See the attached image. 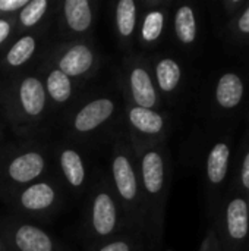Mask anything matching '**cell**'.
<instances>
[{"instance_id": "4fadbf2b", "label": "cell", "mask_w": 249, "mask_h": 251, "mask_svg": "<svg viewBox=\"0 0 249 251\" xmlns=\"http://www.w3.org/2000/svg\"><path fill=\"white\" fill-rule=\"evenodd\" d=\"M15 243L21 251H53L50 237L32 225L19 226L15 234Z\"/></svg>"}, {"instance_id": "7c38bea8", "label": "cell", "mask_w": 249, "mask_h": 251, "mask_svg": "<svg viewBox=\"0 0 249 251\" xmlns=\"http://www.w3.org/2000/svg\"><path fill=\"white\" fill-rule=\"evenodd\" d=\"M175 34L181 44L192 46L198 38L197 12L191 4H182L175 12Z\"/></svg>"}, {"instance_id": "277c9868", "label": "cell", "mask_w": 249, "mask_h": 251, "mask_svg": "<svg viewBox=\"0 0 249 251\" xmlns=\"http://www.w3.org/2000/svg\"><path fill=\"white\" fill-rule=\"evenodd\" d=\"M141 172L145 191L151 197H158L166 188L167 166L164 156L158 150L147 151L141 162Z\"/></svg>"}, {"instance_id": "d6986e66", "label": "cell", "mask_w": 249, "mask_h": 251, "mask_svg": "<svg viewBox=\"0 0 249 251\" xmlns=\"http://www.w3.org/2000/svg\"><path fill=\"white\" fill-rule=\"evenodd\" d=\"M62 171L72 187H81L85 178V169L81 156L73 150H65L60 156Z\"/></svg>"}, {"instance_id": "5b68a950", "label": "cell", "mask_w": 249, "mask_h": 251, "mask_svg": "<svg viewBox=\"0 0 249 251\" xmlns=\"http://www.w3.org/2000/svg\"><path fill=\"white\" fill-rule=\"evenodd\" d=\"M114 112V103L110 99H97L85 104L75 116L73 126L79 132H90L104 124Z\"/></svg>"}, {"instance_id": "8992f818", "label": "cell", "mask_w": 249, "mask_h": 251, "mask_svg": "<svg viewBox=\"0 0 249 251\" xmlns=\"http://www.w3.org/2000/svg\"><path fill=\"white\" fill-rule=\"evenodd\" d=\"M113 179L120 197L131 203L138 196V182L131 160L123 154H116L113 159Z\"/></svg>"}, {"instance_id": "9c48e42d", "label": "cell", "mask_w": 249, "mask_h": 251, "mask_svg": "<svg viewBox=\"0 0 249 251\" xmlns=\"http://www.w3.org/2000/svg\"><path fill=\"white\" fill-rule=\"evenodd\" d=\"M9 176L19 184L29 182L44 171V159L37 151H29L18 156L9 165Z\"/></svg>"}, {"instance_id": "9a60e30c", "label": "cell", "mask_w": 249, "mask_h": 251, "mask_svg": "<svg viewBox=\"0 0 249 251\" xmlns=\"http://www.w3.org/2000/svg\"><path fill=\"white\" fill-rule=\"evenodd\" d=\"M156 79L158 88L164 94L175 93L181 85L182 79V68L172 57H163L156 65Z\"/></svg>"}, {"instance_id": "603a6c76", "label": "cell", "mask_w": 249, "mask_h": 251, "mask_svg": "<svg viewBox=\"0 0 249 251\" xmlns=\"http://www.w3.org/2000/svg\"><path fill=\"white\" fill-rule=\"evenodd\" d=\"M164 21L166 16L161 10H151L147 13L144 24H142V40L145 43H154L160 38L163 28H164Z\"/></svg>"}, {"instance_id": "cb8c5ba5", "label": "cell", "mask_w": 249, "mask_h": 251, "mask_svg": "<svg viewBox=\"0 0 249 251\" xmlns=\"http://www.w3.org/2000/svg\"><path fill=\"white\" fill-rule=\"evenodd\" d=\"M233 191L244 194L249 200V132L242 143L241 159H239L238 175H236V188Z\"/></svg>"}, {"instance_id": "e0dca14e", "label": "cell", "mask_w": 249, "mask_h": 251, "mask_svg": "<svg viewBox=\"0 0 249 251\" xmlns=\"http://www.w3.org/2000/svg\"><path fill=\"white\" fill-rule=\"evenodd\" d=\"M56 199L54 190L44 182L31 185L21 196V204L26 210H44L48 209Z\"/></svg>"}, {"instance_id": "f1b7e54d", "label": "cell", "mask_w": 249, "mask_h": 251, "mask_svg": "<svg viewBox=\"0 0 249 251\" xmlns=\"http://www.w3.org/2000/svg\"><path fill=\"white\" fill-rule=\"evenodd\" d=\"M10 32V24L4 19H0V44L7 38Z\"/></svg>"}, {"instance_id": "f546056e", "label": "cell", "mask_w": 249, "mask_h": 251, "mask_svg": "<svg viewBox=\"0 0 249 251\" xmlns=\"http://www.w3.org/2000/svg\"><path fill=\"white\" fill-rule=\"evenodd\" d=\"M247 251H249V235H248V246H247Z\"/></svg>"}, {"instance_id": "7a4b0ae2", "label": "cell", "mask_w": 249, "mask_h": 251, "mask_svg": "<svg viewBox=\"0 0 249 251\" xmlns=\"http://www.w3.org/2000/svg\"><path fill=\"white\" fill-rule=\"evenodd\" d=\"M232 159V138L225 137L217 140L208 150L205 160V178L210 193L220 197L222 190L229 178V168Z\"/></svg>"}, {"instance_id": "2e32d148", "label": "cell", "mask_w": 249, "mask_h": 251, "mask_svg": "<svg viewBox=\"0 0 249 251\" xmlns=\"http://www.w3.org/2000/svg\"><path fill=\"white\" fill-rule=\"evenodd\" d=\"M131 124L142 134H160L164 129V118L154 109L134 107L129 110Z\"/></svg>"}, {"instance_id": "ac0fdd59", "label": "cell", "mask_w": 249, "mask_h": 251, "mask_svg": "<svg viewBox=\"0 0 249 251\" xmlns=\"http://www.w3.org/2000/svg\"><path fill=\"white\" fill-rule=\"evenodd\" d=\"M225 40L236 47H249V3L233 19L226 21Z\"/></svg>"}, {"instance_id": "52a82bcc", "label": "cell", "mask_w": 249, "mask_h": 251, "mask_svg": "<svg viewBox=\"0 0 249 251\" xmlns=\"http://www.w3.org/2000/svg\"><path fill=\"white\" fill-rule=\"evenodd\" d=\"M117 225V212L113 199L107 193H100L92 204V226L98 235H110Z\"/></svg>"}, {"instance_id": "6da1fadb", "label": "cell", "mask_w": 249, "mask_h": 251, "mask_svg": "<svg viewBox=\"0 0 249 251\" xmlns=\"http://www.w3.org/2000/svg\"><path fill=\"white\" fill-rule=\"evenodd\" d=\"M249 235V200L232 191L217 216L219 251H247Z\"/></svg>"}, {"instance_id": "83f0119b", "label": "cell", "mask_w": 249, "mask_h": 251, "mask_svg": "<svg viewBox=\"0 0 249 251\" xmlns=\"http://www.w3.org/2000/svg\"><path fill=\"white\" fill-rule=\"evenodd\" d=\"M100 251H131V246L125 241H116V243L107 244Z\"/></svg>"}, {"instance_id": "8fae6325", "label": "cell", "mask_w": 249, "mask_h": 251, "mask_svg": "<svg viewBox=\"0 0 249 251\" xmlns=\"http://www.w3.org/2000/svg\"><path fill=\"white\" fill-rule=\"evenodd\" d=\"M19 100L22 109L29 116H40L45 107V91L40 79L25 78L19 87Z\"/></svg>"}, {"instance_id": "44dd1931", "label": "cell", "mask_w": 249, "mask_h": 251, "mask_svg": "<svg viewBox=\"0 0 249 251\" xmlns=\"http://www.w3.org/2000/svg\"><path fill=\"white\" fill-rule=\"evenodd\" d=\"M117 31L123 37L132 35L136 24V6L134 0H120L116 7Z\"/></svg>"}, {"instance_id": "7402d4cb", "label": "cell", "mask_w": 249, "mask_h": 251, "mask_svg": "<svg viewBox=\"0 0 249 251\" xmlns=\"http://www.w3.org/2000/svg\"><path fill=\"white\" fill-rule=\"evenodd\" d=\"M34 50H35V38L32 35H25L10 47L6 60L10 66H21L34 54Z\"/></svg>"}, {"instance_id": "484cf974", "label": "cell", "mask_w": 249, "mask_h": 251, "mask_svg": "<svg viewBox=\"0 0 249 251\" xmlns=\"http://www.w3.org/2000/svg\"><path fill=\"white\" fill-rule=\"evenodd\" d=\"M248 3V0H225L222 3V7H223V12H225L226 18H227V21L238 16L247 7Z\"/></svg>"}, {"instance_id": "ba28073f", "label": "cell", "mask_w": 249, "mask_h": 251, "mask_svg": "<svg viewBox=\"0 0 249 251\" xmlns=\"http://www.w3.org/2000/svg\"><path fill=\"white\" fill-rule=\"evenodd\" d=\"M132 97L138 107L154 109L157 104V91L154 82L145 68H135L129 76Z\"/></svg>"}, {"instance_id": "4316f807", "label": "cell", "mask_w": 249, "mask_h": 251, "mask_svg": "<svg viewBox=\"0 0 249 251\" xmlns=\"http://www.w3.org/2000/svg\"><path fill=\"white\" fill-rule=\"evenodd\" d=\"M28 0H0V10L3 12H15L23 9Z\"/></svg>"}, {"instance_id": "3957f363", "label": "cell", "mask_w": 249, "mask_h": 251, "mask_svg": "<svg viewBox=\"0 0 249 251\" xmlns=\"http://www.w3.org/2000/svg\"><path fill=\"white\" fill-rule=\"evenodd\" d=\"M245 99V79L235 71L222 74L214 87L216 106L225 113H230L242 104Z\"/></svg>"}, {"instance_id": "5bb4252c", "label": "cell", "mask_w": 249, "mask_h": 251, "mask_svg": "<svg viewBox=\"0 0 249 251\" xmlns=\"http://www.w3.org/2000/svg\"><path fill=\"white\" fill-rule=\"evenodd\" d=\"M63 7L68 26L72 31L84 32L91 26L92 12L88 0H66Z\"/></svg>"}, {"instance_id": "d4e9b609", "label": "cell", "mask_w": 249, "mask_h": 251, "mask_svg": "<svg viewBox=\"0 0 249 251\" xmlns=\"http://www.w3.org/2000/svg\"><path fill=\"white\" fill-rule=\"evenodd\" d=\"M48 7V3L45 0H32L28 1L26 6L21 10V22L23 26H34L40 22V19L44 16L45 10Z\"/></svg>"}, {"instance_id": "ffe728a7", "label": "cell", "mask_w": 249, "mask_h": 251, "mask_svg": "<svg viewBox=\"0 0 249 251\" xmlns=\"http://www.w3.org/2000/svg\"><path fill=\"white\" fill-rule=\"evenodd\" d=\"M45 87H47V91H48L50 97L57 103L66 101L72 94V82H70L69 76L65 75L59 69H54L47 76Z\"/></svg>"}, {"instance_id": "30bf717a", "label": "cell", "mask_w": 249, "mask_h": 251, "mask_svg": "<svg viewBox=\"0 0 249 251\" xmlns=\"http://www.w3.org/2000/svg\"><path fill=\"white\" fill-rule=\"evenodd\" d=\"M94 63V53L84 44L70 47L59 60V71L68 76H79L90 71Z\"/></svg>"}]
</instances>
